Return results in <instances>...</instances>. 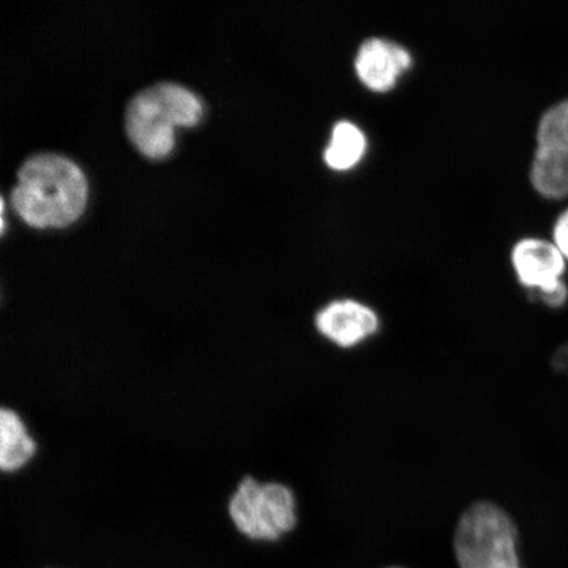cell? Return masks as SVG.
<instances>
[{
    "instance_id": "1",
    "label": "cell",
    "mask_w": 568,
    "mask_h": 568,
    "mask_svg": "<svg viewBox=\"0 0 568 568\" xmlns=\"http://www.w3.org/2000/svg\"><path fill=\"white\" fill-rule=\"evenodd\" d=\"M88 182L73 161L59 153H36L18 170L11 191L13 209L28 224L65 226L87 204Z\"/></svg>"
},
{
    "instance_id": "2",
    "label": "cell",
    "mask_w": 568,
    "mask_h": 568,
    "mask_svg": "<svg viewBox=\"0 0 568 568\" xmlns=\"http://www.w3.org/2000/svg\"><path fill=\"white\" fill-rule=\"evenodd\" d=\"M202 103L193 91L174 82L155 83L138 92L125 110V130L134 146L159 159L174 146V125H193Z\"/></svg>"
},
{
    "instance_id": "3",
    "label": "cell",
    "mask_w": 568,
    "mask_h": 568,
    "mask_svg": "<svg viewBox=\"0 0 568 568\" xmlns=\"http://www.w3.org/2000/svg\"><path fill=\"white\" fill-rule=\"evenodd\" d=\"M459 568H521L514 518L491 500H478L460 515L454 531Z\"/></svg>"
},
{
    "instance_id": "4",
    "label": "cell",
    "mask_w": 568,
    "mask_h": 568,
    "mask_svg": "<svg viewBox=\"0 0 568 568\" xmlns=\"http://www.w3.org/2000/svg\"><path fill=\"white\" fill-rule=\"evenodd\" d=\"M229 514L234 529L248 541L278 542L296 528V496L283 483L245 478L231 497Z\"/></svg>"
},
{
    "instance_id": "5",
    "label": "cell",
    "mask_w": 568,
    "mask_h": 568,
    "mask_svg": "<svg viewBox=\"0 0 568 568\" xmlns=\"http://www.w3.org/2000/svg\"><path fill=\"white\" fill-rule=\"evenodd\" d=\"M318 336L339 349H355L379 335L382 318L371 304L355 297H336L314 317Z\"/></svg>"
},
{
    "instance_id": "6",
    "label": "cell",
    "mask_w": 568,
    "mask_h": 568,
    "mask_svg": "<svg viewBox=\"0 0 568 568\" xmlns=\"http://www.w3.org/2000/svg\"><path fill=\"white\" fill-rule=\"evenodd\" d=\"M566 264L551 240L524 237L510 248V265L518 283L536 297L562 286Z\"/></svg>"
},
{
    "instance_id": "7",
    "label": "cell",
    "mask_w": 568,
    "mask_h": 568,
    "mask_svg": "<svg viewBox=\"0 0 568 568\" xmlns=\"http://www.w3.org/2000/svg\"><path fill=\"white\" fill-rule=\"evenodd\" d=\"M414 65L408 48L395 40L372 36L361 42L355 52V75L374 92H388L397 87L402 77Z\"/></svg>"
},
{
    "instance_id": "8",
    "label": "cell",
    "mask_w": 568,
    "mask_h": 568,
    "mask_svg": "<svg viewBox=\"0 0 568 568\" xmlns=\"http://www.w3.org/2000/svg\"><path fill=\"white\" fill-rule=\"evenodd\" d=\"M529 180L532 189L549 201L568 197V146L537 145Z\"/></svg>"
},
{
    "instance_id": "9",
    "label": "cell",
    "mask_w": 568,
    "mask_h": 568,
    "mask_svg": "<svg viewBox=\"0 0 568 568\" xmlns=\"http://www.w3.org/2000/svg\"><path fill=\"white\" fill-rule=\"evenodd\" d=\"M367 149L368 139L364 128L351 119H339L332 125L323 160L335 172H349L365 159Z\"/></svg>"
},
{
    "instance_id": "10",
    "label": "cell",
    "mask_w": 568,
    "mask_h": 568,
    "mask_svg": "<svg viewBox=\"0 0 568 568\" xmlns=\"http://www.w3.org/2000/svg\"><path fill=\"white\" fill-rule=\"evenodd\" d=\"M36 453V443L17 412L2 409L0 414V466L6 473L24 467Z\"/></svg>"
},
{
    "instance_id": "11",
    "label": "cell",
    "mask_w": 568,
    "mask_h": 568,
    "mask_svg": "<svg viewBox=\"0 0 568 568\" xmlns=\"http://www.w3.org/2000/svg\"><path fill=\"white\" fill-rule=\"evenodd\" d=\"M537 145L568 146V99L554 103L538 120Z\"/></svg>"
},
{
    "instance_id": "12",
    "label": "cell",
    "mask_w": 568,
    "mask_h": 568,
    "mask_svg": "<svg viewBox=\"0 0 568 568\" xmlns=\"http://www.w3.org/2000/svg\"><path fill=\"white\" fill-rule=\"evenodd\" d=\"M551 236L552 243L557 245L560 253L568 261V209L560 212L556 222H554Z\"/></svg>"
},
{
    "instance_id": "13",
    "label": "cell",
    "mask_w": 568,
    "mask_h": 568,
    "mask_svg": "<svg viewBox=\"0 0 568 568\" xmlns=\"http://www.w3.org/2000/svg\"><path fill=\"white\" fill-rule=\"evenodd\" d=\"M393 568H397V567H393Z\"/></svg>"
}]
</instances>
